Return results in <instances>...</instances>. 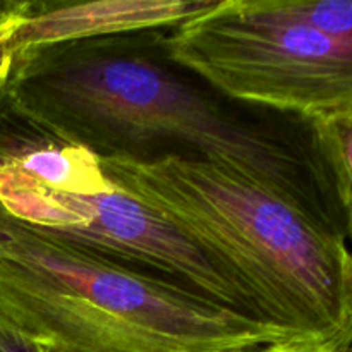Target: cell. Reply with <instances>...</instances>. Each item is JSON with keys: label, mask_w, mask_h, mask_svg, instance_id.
<instances>
[{"label": "cell", "mask_w": 352, "mask_h": 352, "mask_svg": "<svg viewBox=\"0 0 352 352\" xmlns=\"http://www.w3.org/2000/svg\"><path fill=\"white\" fill-rule=\"evenodd\" d=\"M62 195L85 215V226L47 230L107 263L270 330L301 349L270 322L234 272L143 203L117 188L98 196Z\"/></svg>", "instance_id": "5b68a950"}, {"label": "cell", "mask_w": 352, "mask_h": 352, "mask_svg": "<svg viewBox=\"0 0 352 352\" xmlns=\"http://www.w3.org/2000/svg\"><path fill=\"white\" fill-rule=\"evenodd\" d=\"M110 184L222 261L301 349L351 352L347 236L274 189L195 158H98Z\"/></svg>", "instance_id": "7a4b0ae2"}, {"label": "cell", "mask_w": 352, "mask_h": 352, "mask_svg": "<svg viewBox=\"0 0 352 352\" xmlns=\"http://www.w3.org/2000/svg\"><path fill=\"white\" fill-rule=\"evenodd\" d=\"M14 60H16V54H14L12 47H10L9 38L0 40V93H2L3 86H6L7 79H9Z\"/></svg>", "instance_id": "7c38bea8"}, {"label": "cell", "mask_w": 352, "mask_h": 352, "mask_svg": "<svg viewBox=\"0 0 352 352\" xmlns=\"http://www.w3.org/2000/svg\"><path fill=\"white\" fill-rule=\"evenodd\" d=\"M0 320L45 347L117 352L291 347L270 330L107 263L2 206Z\"/></svg>", "instance_id": "3957f363"}, {"label": "cell", "mask_w": 352, "mask_h": 352, "mask_svg": "<svg viewBox=\"0 0 352 352\" xmlns=\"http://www.w3.org/2000/svg\"><path fill=\"white\" fill-rule=\"evenodd\" d=\"M162 31L19 52L0 100L31 126L98 158L179 157L229 168L349 236L351 212L311 124L243 110L220 96L165 57Z\"/></svg>", "instance_id": "6da1fadb"}, {"label": "cell", "mask_w": 352, "mask_h": 352, "mask_svg": "<svg viewBox=\"0 0 352 352\" xmlns=\"http://www.w3.org/2000/svg\"><path fill=\"white\" fill-rule=\"evenodd\" d=\"M160 41L172 64L239 105L306 122L352 112V43L294 21L284 0H215Z\"/></svg>", "instance_id": "277c9868"}, {"label": "cell", "mask_w": 352, "mask_h": 352, "mask_svg": "<svg viewBox=\"0 0 352 352\" xmlns=\"http://www.w3.org/2000/svg\"><path fill=\"white\" fill-rule=\"evenodd\" d=\"M265 352H330V351H318V349H291V347H277Z\"/></svg>", "instance_id": "5bb4252c"}, {"label": "cell", "mask_w": 352, "mask_h": 352, "mask_svg": "<svg viewBox=\"0 0 352 352\" xmlns=\"http://www.w3.org/2000/svg\"><path fill=\"white\" fill-rule=\"evenodd\" d=\"M28 10V2L0 3V40H7L14 34Z\"/></svg>", "instance_id": "8fae6325"}, {"label": "cell", "mask_w": 352, "mask_h": 352, "mask_svg": "<svg viewBox=\"0 0 352 352\" xmlns=\"http://www.w3.org/2000/svg\"><path fill=\"white\" fill-rule=\"evenodd\" d=\"M284 9L298 23L332 40L352 43V0H284Z\"/></svg>", "instance_id": "9c48e42d"}, {"label": "cell", "mask_w": 352, "mask_h": 352, "mask_svg": "<svg viewBox=\"0 0 352 352\" xmlns=\"http://www.w3.org/2000/svg\"><path fill=\"white\" fill-rule=\"evenodd\" d=\"M0 352H45L38 342L31 340L9 323L0 320Z\"/></svg>", "instance_id": "30bf717a"}, {"label": "cell", "mask_w": 352, "mask_h": 352, "mask_svg": "<svg viewBox=\"0 0 352 352\" xmlns=\"http://www.w3.org/2000/svg\"><path fill=\"white\" fill-rule=\"evenodd\" d=\"M45 352H117V351H88V349H74V347H60V346H41Z\"/></svg>", "instance_id": "4fadbf2b"}, {"label": "cell", "mask_w": 352, "mask_h": 352, "mask_svg": "<svg viewBox=\"0 0 352 352\" xmlns=\"http://www.w3.org/2000/svg\"><path fill=\"white\" fill-rule=\"evenodd\" d=\"M215 0H93L28 3L24 19L9 38L14 54L45 45L167 30L210 9Z\"/></svg>", "instance_id": "8992f818"}, {"label": "cell", "mask_w": 352, "mask_h": 352, "mask_svg": "<svg viewBox=\"0 0 352 352\" xmlns=\"http://www.w3.org/2000/svg\"><path fill=\"white\" fill-rule=\"evenodd\" d=\"M309 124L315 133L322 158L325 160L330 175L336 182L337 195H339L344 208L351 212L352 112L336 113V116L313 120Z\"/></svg>", "instance_id": "ba28073f"}, {"label": "cell", "mask_w": 352, "mask_h": 352, "mask_svg": "<svg viewBox=\"0 0 352 352\" xmlns=\"http://www.w3.org/2000/svg\"><path fill=\"white\" fill-rule=\"evenodd\" d=\"M0 172L65 195L98 196L113 188L96 155L31 126L2 100Z\"/></svg>", "instance_id": "52a82bcc"}]
</instances>
